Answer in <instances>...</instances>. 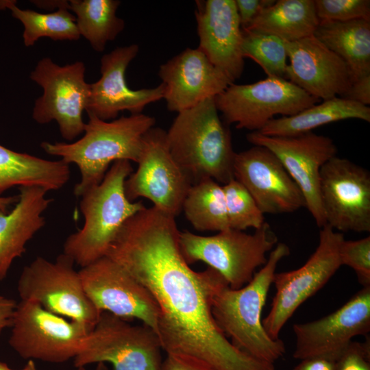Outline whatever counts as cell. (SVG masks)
Segmentation results:
<instances>
[{"label": "cell", "instance_id": "1", "mask_svg": "<svg viewBox=\"0 0 370 370\" xmlns=\"http://www.w3.org/2000/svg\"><path fill=\"white\" fill-rule=\"evenodd\" d=\"M175 217L145 208L123 225L108 256L151 293L159 310L156 334L166 354L195 358L214 370H275L236 347L211 312V298L227 284L214 269L193 270L179 245Z\"/></svg>", "mask_w": 370, "mask_h": 370}, {"label": "cell", "instance_id": "2", "mask_svg": "<svg viewBox=\"0 0 370 370\" xmlns=\"http://www.w3.org/2000/svg\"><path fill=\"white\" fill-rule=\"evenodd\" d=\"M290 254L288 246L278 243L267 261L245 286H219L211 298V312L217 325L238 349L259 360L274 364L285 353L284 342L272 339L263 325L262 312L279 262Z\"/></svg>", "mask_w": 370, "mask_h": 370}, {"label": "cell", "instance_id": "3", "mask_svg": "<svg viewBox=\"0 0 370 370\" xmlns=\"http://www.w3.org/2000/svg\"><path fill=\"white\" fill-rule=\"evenodd\" d=\"M87 114L84 134L78 140L40 144L47 153L77 166L81 180L73 188L77 197L101 182L112 162L125 160L137 163L143 136L156 123L154 117L143 113L122 116L111 121Z\"/></svg>", "mask_w": 370, "mask_h": 370}, {"label": "cell", "instance_id": "4", "mask_svg": "<svg viewBox=\"0 0 370 370\" xmlns=\"http://www.w3.org/2000/svg\"><path fill=\"white\" fill-rule=\"evenodd\" d=\"M218 112L214 98L207 99L178 113L166 132L170 153L192 185L206 179L223 185L234 178L236 152Z\"/></svg>", "mask_w": 370, "mask_h": 370}, {"label": "cell", "instance_id": "5", "mask_svg": "<svg viewBox=\"0 0 370 370\" xmlns=\"http://www.w3.org/2000/svg\"><path fill=\"white\" fill-rule=\"evenodd\" d=\"M132 172L130 161L117 160L99 184L82 195L84 225L67 237L63 247V254L81 268L106 256L124 223L145 208L125 195L124 184Z\"/></svg>", "mask_w": 370, "mask_h": 370}, {"label": "cell", "instance_id": "6", "mask_svg": "<svg viewBox=\"0 0 370 370\" xmlns=\"http://www.w3.org/2000/svg\"><path fill=\"white\" fill-rule=\"evenodd\" d=\"M278 241L267 222L253 234L230 228L208 236L188 231L179 234L180 248L186 262L207 264L232 289L243 287L252 279L257 269L265 264Z\"/></svg>", "mask_w": 370, "mask_h": 370}, {"label": "cell", "instance_id": "7", "mask_svg": "<svg viewBox=\"0 0 370 370\" xmlns=\"http://www.w3.org/2000/svg\"><path fill=\"white\" fill-rule=\"evenodd\" d=\"M74 264L63 253L53 262L38 256L23 267L17 291L21 301H36L47 310L92 330L102 312L87 295Z\"/></svg>", "mask_w": 370, "mask_h": 370}, {"label": "cell", "instance_id": "8", "mask_svg": "<svg viewBox=\"0 0 370 370\" xmlns=\"http://www.w3.org/2000/svg\"><path fill=\"white\" fill-rule=\"evenodd\" d=\"M162 349L158 336L148 326L133 325L102 312L84 338L73 365L79 367L107 362L114 370H160Z\"/></svg>", "mask_w": 370, "mask_h": 370}, {"label": "cell", "instance_id": "9", "mask_svg": "<svg viewBox=\"0 0 370 370\" xmlns=\"http://www.w3.org/2000/svg\"><path fill=\"white\" fill-rule=\"evenodd\" d=\"M320 101L289 80L278 77L249 84L232 83L214 97L217 109L226 124L251 132L260 131L276 115H294Z\"/></svg>", "mask_w": 370, "mask_h": 370}, {"label": "cell", "instance_id": "10", "mask_svg": "<svg viewBox=\"0 0 370 370\" xmlns=\"http://www.w3.org/2000/svg\"><path fill=\"white\" fill-rule=\"evenodd\" d=\"M342 233L325 225L321 228L315 251L299 268L275 273L273 284L276 292L269 314L262 319L267 334L274 340L295 310L323 288L342 266L340 247Z\"/></svg>", "mask_w": 370, "mask_h": 370}, {"label": "cell", "instance_id": "11", "mask_svg": "<svg viewBox=\"0 0 370 370\" xmlns=\"http://www.w3.org/2000/svg\"><path fill=\"white\" fill-rule=\"evenodd\" d=\"M85 71L82 62L62 66L45 57L38 61L29 75L43 89V94L35 101L33 119L39 124L56 121L62 137L69 141L84 131L82 113L90 96Z\"/></svg>", "mask_w": 370, "mask_h": 370}, {"label": "cell", "instance_id": "12", "mask_svg": "<svg viewBox=\"0 0 370 370\" xmlns=\"http://www.w3.org/2000/svg\"><path fill=\"white\" fill-rule=\"evenodd\" d=\"M10 347L23 358L61 363L73 359L91 331L52 313L33 301L17 304L11 325Z\"/></svg>", "mask_w": 370, "mask_h": 370}, {"label": "cell", "instance_id": "13", "mask_svg": "<svg viewBox=\"0 0 370 370\" xmlns=\"http://www.w3.org/2000/svg\"><path fill=\"white\" fill-rule=\"evenodd\" d=\"M137 164L124 184L127 199L145 197L156 208L178 215L192 184L172 157L165 130L153 127L145 133Z\"/></svg>", "mask_w": 370, "mask_h": 370}, {"label": "cell", "instance_id": "14", "mask_svg": "<svg viewBox=\"0 0 370 370\" xmlns=\"http://www.w3.org/2000/svg\"><path fill=\"white\" fill-rule=\"evenodd\" d=\"M254 145L269 149L280 161L301 192L306 209L320 228L325 220L320 198V172L337 147L328 136L312 132L293 136H269L259 132L246 136Z\"/></svg>", "mask_w": 370, "mask_h": 370}, {"label": "cell", "instance_id": "15", "mask_svg": "<svg viewBox=\"0 0 370 370\" xmlns=\"http://www.w3.org/2000/svg\"><path fill=\"white\" fill-rule=\"evenodd\" d=\"M320 198L325 225L339 232H370V174L344 158L321 167Z\"/></svg>", "mask_w": 370, "mask_h": 370}, {"label": "cell", "instance_id": "16", "mask_svg": "<svg viewBox=\"0 0 370 370\" xmlns=\"http://www.w3.org/2000/svg\"><path fill=\"white\" fill-rule=\"evenodd\" d=\"M95 307L123 319H137L156 333L159 310L148 290L124 268L103 256L79 271Z\"/></svg>", "mask_w": 370, "mask_h": 370}, {"label": "cell", "instance_id": "17", "mask_svg": "<svg viewBox=\"0 0 370 370\" xmlns=\"http://www.w3.org/2000/svg\"><path fill=\"white\" fill-rule=\"evenodd\" d=\"M293 358L324 357L336 360L357 336L370 331V286L362 287L346 303L321 319L295 323Z\"/></svg>", "mask_w": 370, "mask_h": 370}, {"label": "cell", "instance_id": "18", "mask_svg": "<svg viewBox=\"0 0 370 370\" xmlns=\"http://www.w3.org/2000/svg\"><path fill=\"white\" fill-rule=\"evenodd\" d=\"M233 174L264 214L291 213L306 206L295 182L278 158L264 147L254 145L236 153Z\"/></svg>", "mask_w": 370, "mask_h": 370}, {"label": "cell", "instance_id": "19", "mask_svg": "<svg viewBox=\"0 0 370 370\" xmlns=\"http://www.w3.org/2000/svg\"><path fill=\"white\" fill-rule=\"evenodd\" d=\"M139 51L138 45L118 47L101 58V77L90 84V96L86 111L103 121L116 119L127 110L131 114H141L146 106L163 99L164 86L130 89L125 71Z\"/></svg>", "mask_w": 370, "mask_h": 370}, {"label": "cell", "instance_id": "20", "mask_svg": "<svg viewBox=\"0 0 370 370\" xmlns=\"http://www.w3.org/2000/svg\"><path fill=\"white\" fill-rule=\"evenodd\" d=\"M285 79L319 100L343 97L353 79L347 64L314 35L286 42Z\"/></svg>", "mask_w": 370, "mask_h": 370}, {"label": "cell", "instance_id": "21", "mask_svg": "<svg viewBox=\"0 0 370 370\" xmlns=\"http://www.w3.org/2000/svg\"><path fill=\"white\" fill-rule=\"evenodd\" d=\"M158 76L167 109L177 114L214 98L232 84L198 48H187L161 64Z\"/></svg>", "mask_w": 370, "mask_h": 370}, {"label": "cell", "instance_id": "22", "mask_svg": "<svg viewBox=\"0 0 370 370\" xmlns=\"http://www.w3.org/2000/svg\"><path fill=\"white\" fill-rule=\"evenodd\" d=\"M195 15L198 49L232 83L244 70L243 30L235 0H197Z\"/></svg>", "mask_w": 370, "mask_h": 370}, {"label": "cell", "instance_id": "23", "mask_svg": "<svg viewBox=\"0 0 370 370\" xmlns=\"http://www.w3.org/2000/svg\"><path fill=\"white\" fill-rule=\"evenodd\" d=\"M37 186H20L18 200L11 211L0 209V282L8 275L14 260L26 251L27 243L45 225L43 212L51 198Z\"/></svg>", "mask_w": 370, "mask_h": 370}, {"label": "cell", "instance_id": "24", "mask_svg": "<svg viewBox=\"0 0 370 370\" xmlns=\"http://www.w3.org/2000/svg\"><path fill=\"white\" fill-rule=\"evenodd\" d=\"M70 175L69 164L61 159L48 160L0 145V197L16 186L58 190L67 183Z\"/></svg>", "mask_w": 370, "mask_h": 370}, {"label": "cell", "instance_id": "25", "mask_svg": "<svg viewBox=\"0 0 370 370\" xmlns=\"http://www.w3.org/2000/svg\"><path fill=\"white\" fill-rule=\"evenodd\" d=\"M370 122V108L340 97L316 103L291 116L274 118L258 131L269 136H293L346 119Z\"/></svg>", "mask_w": 370, "mask_h": 370}, {"label": "cell", "instance_id": "26", "mask_svg": "<svg viewBox=\"0 0 370 370\" xmlns=\"http://www.w3.org/2000/svg\"><path fill=\"white\" fill-rule=\"evenodd\" d=\"M314 36L347 64L353 82L370 75V21H320Z\"/></svg>", "mask_w": 370, "mask_h": 370}, {"label": "cell", "instance_id": "27", "mask_svg": "<svg viewBox=\"0 0 370 370\" xmlns=\"http://www.w3.org/2000/svg\"><path fill=\"white\" fill-rule=\"evenodd\" d=\"M319 23L314 0H278L244 30L271 34L291 42L314 35Z\"/></svg>", "mask_w": 370, "mask_h": 370}, {"label": "cell", "instance_id": "28", "mask_svg": "<svg viewBox=\"0 0 370 370\" xmlns=\"http://www.w3.org/2000/svg\"><path fill=\"white\" fill-rule=\"evenodd\" d=\"M69 10L75 16L80 36L97 52L104 51L108 42L114 40L124 29L125 21L116 15L118 0H71Z\"/></svg>", "mask_w": 370, "mask_h": 370}, {"label": "cell", "instance_id": "29", "mask_svg": "<svg viewBox=\"0 0 370 370\" xmlns=\"http://www.w3.org/2000/svg\"><path fill=\"white\" fill-rule=\"evenodd\" d=\"M16 1H0V10L9 9L13 17L21 22L24 29L23 43L32 47L40 38L53 40H77L81 36L75 23V16L67 5L51 13H40L18 8Z\"/></svg>", "mask_w": 370, "mask_h": 370}, {"label": "cell", "instance_id": "30", "mask_svg": "<svg viewBox=\"0 0 370 370\" xmlns=\"http://www.w3.org/2000/svg\"><path fill=\"white\" fill-rule=\"evenodd\" d=\"M182 210L196 230L219 232L230 229L223 185L212 179L190 186Z\"/></svg>", "mask_w": 370, "mask_h": 370}, {"label": "cell", "instance_id": "31", "mask_svg": "<svg viewBox=\"0 0 370 370\" xmlns=\"http://www.w3.org/2000/svg\"><path fill=\"white\" fill-rule=\"evenodd\" d=\"M241 52L244 58L256 62L267 77L285 78L287 64L286 42L280 38L253 30H243Z\"/></svg>", "mask_w": 370, "mask_h": 370}, {"label": "cell", "instance_id": "32", "mask_svg": "<svg viewBox=\"0 0 370 370\" xmlns=\"http://www.w3.org/2000/svg\"><path fill=\"white\" fill-rule=\"evenodd\" d=\"M230 229L257 230L264 223V214L247 189L234 178L223 185Z\"/></svg>", "mask_w": 370, "mask_h": 370}, {"label": "cell", "instance_id": "33", "mask_svg": "<svg viewBox=\"0 0 370 370\" xmlns=\"http://www.w3.org/2000/svg\"><path fill=\"white\" fill-rule=\"evenodd\" d=\"M319 21H370L369 0H314Z\"/></svg>", "mask_w": 370, "mask_h": 370}, {"label": "cell", "instance_id": "34", "mask_svg": "<svg viewBox=\"0 0 370 370\" xmlns=\"http://www.w3.org/2000/svg\"><path fill=\"white\" fill-rule=\"evenodd\" d=\"M341 265L352 268L362 287L370 286V236L355 240L344 239L340 247Z\"/></svg>", "mask_w": 370, "mask_h": 370}, {"label": "cell", "instance_id": "35", "mask_svg": "<svg viewBox=\"0 0 370 370\" xmlns=\"http://www.w3.org/2000/svg\"><path fill=\"white\" fill-rule=\"evenodd\" d=\"M335 370H370L369 339L352 341L336 360Z\"/></svg>", "mask_w": 370, "mask_h": 370}, {"label": "cell", "instance_id": "36", "mask_svg": "<svg viewBox=\"0 0 370 370\" xmlns=\"http://www.w3.org/2000/svg\"><path fill=\"white\" fill-rule=\"evenodd\" d=\"M275 0H235L242 30L247 29L264 8L271 6Z\"/></svg>", "mask_w": 370, "mask_h": 370}, {"label": "cell", "instance_id": "37", "mask_svg": "<svg viewBox=\"0 0 370 370\" xmlns=\"http://www.w3.org/2000/svg\"><path fill=\"white\" fill-rule=\"evenodd\" d=\"M160 370H214L210 365L195 358L177 354H167Z\"/></svg>", "mask_w": 370, "mask_h": 370}, {"label": "cell", "instance_id": "38", "mask_svg": "<svg viewBox=\"0 0 370 370\" xmlns=\"http://www.w3.org/2000/svg\"><path fill=\"white\" fill-rule=\"evenodd\" d=\"M342 98L369 106L370 104V75L353 82Z\"/></svg>", "mask_w": 370, "mask_h": 370}, {"label": "cell", "instance_id": "39", "mask_svg": "<svg viewBox=\"0 0 370 370\" xmlns=\"http://www.w3.org/2000/svg\"><path fill=\"white\" fill-rule=\"evenodd\" d=\"M336 361L324 357L301 360L293 370H335Z\"/></svg>", "mask_w": 370, "mask_h": 370}, {"label": "cell", "instance_id": "40", "mask_svg": "<svg viewBox=\"0 0 370 370\" xmlns=\"http://www.w3.org/2000/svg\"><path fill=\"white\" fill-rule=\"evenodd\" d=\"M16 305L15 300L0 294V336L5 328L11 327Z\"/></svg>", "mask_w": 370, "mask_h": 370}, {"label": "cell", "instance_id": "41", "mask_svg": "<svg viewBox=\"0 0 370 370\" xmlns=\"http://www.w3.org/2000/svg\"><path fill=\"white\" fill-rule=\"evenodd\" d=\"M33 3L36 5L38 7H40L45 9L50 8H59L61 6L67 5L69 1L60 0V1H32Z\"/></svg>", "mask_w": 370, "mask_h": 370}, {"label": "cell", "instance_id": "42", "mask_svg": "<svg viewBox=\"0 0 370 370\" xmlns=\"http://www.w3.org/2000/svg\"><path fill=\"white\" fill-rule=\"evenodd\" d=\"M18 200V195L11 197H0V209L4 211H8V208L12 204H15Z\"/></svg>", "mask_w": 370, "mask_h": 370}, {"label": "cell", "instance_id": "43", "mask_svg": "<svg viewBox=\"0 0 370 370\" xmlns=\"http://www.w3.org/2000/svg\"><path fill=\"white\" fill-rule=\"evenodd\" d=\"M13 370V369H12ZM19 370H37L35 363L33 360H29L25 365Z\"/></svg>", "mask_w": 370, "mask_h": 370}, {"label": "cell", "instance_id": "44", "mask_svg": "<svg viewBox=\"0 0 370 370\" xmlns=\"http://www.w3.org/2000/svg\"><path fill=\"white\" fill-rule=\"evenodd\" d=\"M76 370H86L84 367H77ZM95 370H108L103 362H99L98 368Z\"/></svg>", "mask_w": 370, "mask_h": 370}, {"label": "cell", "instance_id": "45", "mask_svg": "<svg viewBox=\"0 0 370 370\" xmlns=\"http://www.w3.org/2000/svg\"><path fill=\"white\" fill-rule=\"evenodd\" d=\"M0 370H12V369L6 363L0 362Z\"/></svg>", "mask_w": 370, "mask_h": 370}]
</instances>
